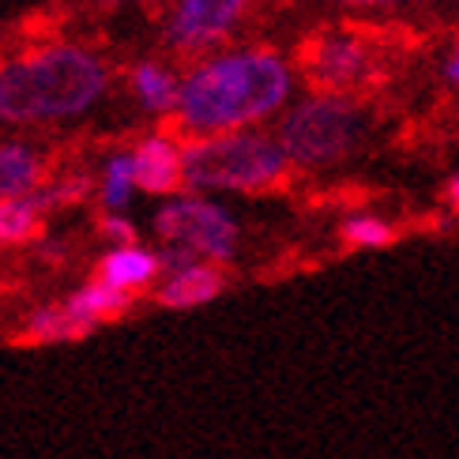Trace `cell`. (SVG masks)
<instances>
[{
	"label": "cell",
	"instance_id": "9c48e42d",
	"mask_svg": "<svg viewBox=\"0 0 459 459\" xmlns=\"http://www.w3.org/2000/svg\"><path fill=\"white\" fill-rule=\"evenodd\" d=\"M132 169H136V188L147 196H178L185 188V143L169 132H151L132 147Z\"/></svg>",
	"mask_w": 459,
	"mask_h": 459
},
{
	"label": "cell",
	"instance_id": "7402d4cb",
	"mask_svg": "<svg viewBox=\"0 0 459 459\" xmlns=\"http://www.w3.org/2000/svg\"><path fill=\"white\" fill-rule=\"evenodd\" d=\"M91 4H102V8H121V4H132V0H91Z\"/></svg>",
	"mask_w": 459,
	"mask_h": 459
},
{
	"label": "cell",
	"instance_id": "5b68a950",
	"mask_svg": "<svg viewBox=\"0 0 459 459\" xmlns=\"http://www.w3.org/2000/svg\"><path fill=\"white\" fill-rule=\"evenodd\" d=\"M151 230L162 241V248H178V253L193 260L226 264L238 253V222L222 204L207 200L204 193H178L162 200V207L151 219Z\"/></svg>",
	"mask_w": 459,
	"mask_h": 459
},
{
	"label": "cell",
	"instance_id": "6da1fadb",
	"mask_svg": "<svg viewBox=\"0 0 459 459\" xmlns=\"http://www.w3.org/2000/svg\"><path fill=\"white\" fill-rule=\"evenodd\" d=\"M294 94V68L275 49H226L181 75L174 125L188 140L256 128L282 113Z\"/></svg>",
	"mask_w": 459,
	"mask_h": 459
},
{
	"label": "cell",
	"instance_id": "8fae6325",
	"mask_svg": "<svg viewBox=\"0 0 459 459\" xmlns=\"http://www.w3.org/2000/svg\"><path fill=\"white\" fill-rule=\"evenodd\" d=\"M226 290V272L222 264L212 260H188L181 267H169L162 272L159 286L151 290L162 309H196V305L215 301Z\"/></svg>",
	"mask_w": 459,
	"mask_h": 459
},
{
	"label": "cell",
	"instance_id": "ba28073f",
	"mask_svg": "<svg viewBox=\"0 0 459 459\" xmlns=\"http://www.w3.org/2000/svg\"><path fill=\"white\" fill-rule=\"evenodd\" d=\"M301 68L309 75V83L316 91H332V94H351L354 87L369 83L373 75V49L361 42L358 34L347 30H328L316 34L305 46Z\"/></svg>",
	"mask_w": 459,
	"mask_h": 459
},
{
	"label": "cell",
	"instance_id": "d6986e66",
	"mask_svg": "<svg viewBox=\"0 0 459 459\" xmlns=\"http://www.w3.org/2000/svg\"><path fill=\"white\" fill-rule=\"evenodd\" d=\"M445 80L459 91V38H455V46H452V53H448V61H445Z\"/></svg>",
	"mask_w": 459,
	"mask_h": 459
},
{
	"label": "cell",
	"instance_id": "ac0fdd59",
	"mask_svg": "<svg viewBox=\"0 0 459 459\" xmlns=\"http://www.w3.org/2000/svg\"><path fill=\"white\" fill-rule=\"evenodd\" d=\"M99 234L106 238V245H132V241H140L136 238V226H132L125 215H102Z\"/></svg>",
	"mask_w": 459,
	"mask_h": 459
},
{
	"label": "cell",
	"instance_id": "52a82bcc",
	"mask_svg": "<svg viewBox=\"0 0 459 459\" xmlns=\"http://www.w3.org/2000/svg\"><path fill=\"white\" fill-rule=\"evenodd\" d=\"M248 0H174L162 19V42L174 53H207L234 34Z\"/></svg>",
	"mask_w": 459,
	"mask_h": 459
},
{
	"label": "cell",
	"instance_id": "2e32d148",
	"mask_svg": "<svg viewBox=\"0 0 459 459\" xmlns=\"http://www.w3.org/2000/svg\"><path fill=\"white\" fill-rule=\"evenodd\" d=\"M94 188H99V181H94L91 174H83V169H75V174H56L49 178L42 188H38V196H42V204L49 207V212H61V207H75L83 204Z\"/></svg>",
	"mask_w": 459,
	"mask_h": 459
},
{
	"label": "cell",
	"instance_id": "7c38bea8",
	"mask_svg": "<svg viewBox=\"0 0 459 459\" xmlns=\"http://www.w3.org/2000/svg\"><path fill=\"white\" fill-rule=\"evenodd\" d=\"M49 181V159L30 140H0V200L34 196Z\"/></svg>",
	"mask_w": 459,
	"mask_h": 459
},
{
	"label": "cell",
	"instance_id": "9a60e30c",
	"mask_svg": "<svg viewBox=\"0 0 459 459\" xmlns=\"http://www.w3.org/2000/svg\"><path fill=\"white\" fill-rule=\"evenodd\" d=\"M99 204L106 215H125L132 196L140 193L136 188V169H132V151H113V155L102 162L99 174Z\"/></svg>",
	"mask_w": 459,
	"mask_h": 459
},
{
	"label": "cell",
	"instance_id": "5bb4252c",
	"mask_svg": "<svg viewBox=\"0 0 459 459\" xmlns=\"http://www.w3.org/2000/svg\"><path fill=\"white\" fill-rule=\"evenodd\" d=\"M46 215H49V207L42 204L38 193L0 200V248L34 245L46 234Z\"/></svg>",
	"mask_w": 459,
	"mask_h": 459
},
{
	"label": "cell",
	"instance_id": "3957f363",
	"mask_svg": "<svg viewBox=\"0 0 459 459\" xmlns=\"http://www.w3.org/2000/svg\"><path fill=\"white\" fill-rule=\"evenodd\" d=\"M290 159L275 136L256 128L185 140V188L193 193H275L290 178Z\"/></svg>",
	"mask_w": 459,
	"mask_h": 459
},
{
	"label": "cell",
	"instance_id": "ffe728a7",
	"mask_svg": "<svg viewBox=\"0 0 459 459\" xmlns=\"http://www.w3.org/2000/svg\"><path fill=\"white\" fill-rule=\"evenodd\" d=\"M332 4H342V8H392V4H403V0H332Z\"/></svg>",
	"mask_w": 459,
	"mask_h": 459
},
{
	"label": "cell",
	"instance_id": "8992f818",
	"mask_svg": "<svg viewBox=\"0 0 459 459\" xmlns=\"http://www.w3.org/2000/svg\"><path fill=\"white\" fill-rule=\"evenodd\" d=\"M136 298H128L113 286L91 279L83 282L80 290L65 294L61 301H49V305H38V309L23 320L15 342L19 347H49V342H75L91 332H99L102 324L121 320Z\"/></svg>",
	"mask_w": 459,
	"mask_h": 459
},
{
	"label": "cell",
	"instance_id": "4fadbf2b",
	"mask_svg": "<svg viewBox=\"0 0 459 459\" xmlns=\"http://www.w3.org/2000/svg\"><path fill=\"white\" fill-rule=\"evenodd\" d=\"M128 87L132 99L140 102V109L155 113V117H174L178 109V94H181V80L174 75V68L162 61H140L128 72Z\"/></svg>",
	"mask_w": 459,
	"mask_h": 459
},
{
	"label": "cell",
	"instance_id": "30bf717a",
	"mask_svg": "<svg viewBox=\"0 0 459 459\" xmlns=\"http://www.w3.org/2000/svg\"><path fill=\"white\" fill-rule=\"evenodd\" d=\"M94 279L113 286L128 298H140L147 290H155L159 279H162V256L159 248H151L143 241H132V245H109L102 260L94 264Z\"/></svg>",
	"mask_w": 459,
	"mask_h": 459
},
{
	"label": "cell",
	"instance_id": "44dd1931",
	"mask_svg": "<svg viewBox=\"0 0 459 459\" xmlns=\"http://www.w3.org/2000/svg\"><path fill=\"white\" fill-rule=\"evenodd\" d=\"M445 200H448V207H452V212L459 215V174L448 181V188H445Z\"/></svg>",
	"mask_w": 459,
	"mask_h": 459
},
{
	"label": "cell",
	"instance_id": "277c9868",
	"mask_svg": "<svg viewBox=\"0 0 459 459\" xmlns=\"http://www.w3.org/2000/svg\"><path fill=\"white\" fill-rule=\"evenodd\" d=\"M275 140L282 143L290 166L301 169L339 166L366 140V109L351 94L316 91L282 113Z\"/></svg>",
	"mask_w": 459,
	"mask_h": 459
},
{
	"label": "cell",
	"instance_id": "7a4b0ae2",
	"mask_svg": "<svg viewBox=\"0 0 459 459\" xmlns=\"http://www.w3.org/2000/svg\"><path fill=\"white\" fill-rule=\"evenodd\" d=\"M109 68L80 42H46L0 61V121L46 128L80 121L106 99Z\"/></svg>",
	"mask_w": 459,
	"mask_h": 459
},
{
	"label": "cell",
	"instance_id": "e0dca14e",
	"mask_svg": "<svg viewBox=\"0 0 459 459\" xmlns=\"http://www.w3.org/2000/svg\"><path fill=\"white\" fill-rule=\"evenodd\" d=\"M339 234L351 248H385V245L395 241L392 222L380 219V215H351V219H342Z\"/></svg>",
	"mask_w": 459,
	"mask_h": 459
}]
</instances>
